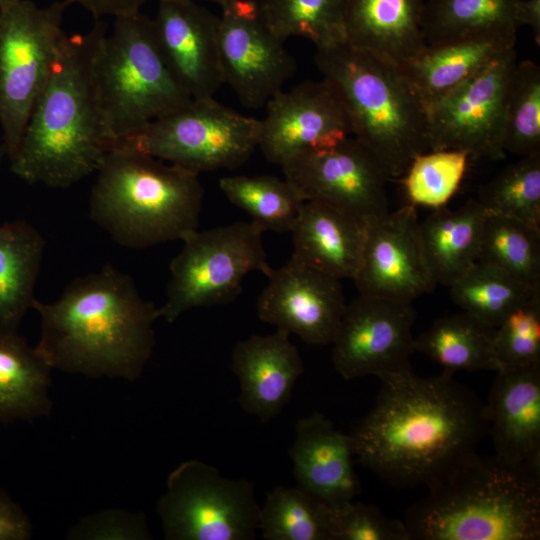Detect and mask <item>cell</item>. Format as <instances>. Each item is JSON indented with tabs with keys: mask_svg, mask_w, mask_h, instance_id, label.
Returning <instances> with one entry per match:
<instances>
[{
	"mask_svg": "<svg viewBox=\"0 0 540 540\" xmlns=\"http://www.w3.org/2000/svg\"><path fill=\"white\" fill-rule=\"evenodd\" d=\"M453 375L411 371L381 381L350 434L357 461L391 485L428 486L476 451L488 432L485 404Z\"/></svg>",
	"mask_w": 540,
	"mask_h": 540,
	"instance_id": "cell-1",
	"label": "cell"
},
{
	"mask_svg": "<svg viewBox=\"0 0 540 540\" xmlns=\"http://www.w3.org/2000/svg\"><path fill=\"white\" fill-rule=\"evenodd\" d=\"M32 309L41 322L35 349L51 369L132 381L152 355L158 308L110 264L75 278L54 302L36 299Z\"/></svg>",
	"mask_w": 540,
	"mask_h": 540,
	"instance_id": "cell-2",
	"label": "cell"
},
{
	"mask_svg": "<svg viewBox=\"0 0 540 540\" xmlns=\"http://www.w3.org/2000/svg\"><path fill=\"white\" fill-rule=\"evenodd\" d=\"M107 33L96 20L86 33L65 35L10 161V170L31 184L64 189L95 173L113 148L100 101L95 64Z\"/></svg>",
	"mask_w": 540,
	"mask_h": 540,
	"instance_id": "cell-3",
	"label": "cell"
},
{
	"mask_svg": "<svg viewBox=\"0 0 540 540\" xmlns=\"http://www.w3.org/2000/svg\"><path fill=\"white\" fill-rule=\"evenodd\" d=\"M403 520L409 540H538L540 460L468 454L428 486Z\"/></svg>",
	"mask_w": 540,
	"mask_h": 540,
	"instance_id": "cell-4",
	"label": "cell"
},
{
	"mask_svg": "<svg viewBox=\"0 0 540 540\" xmlns=\"http://www.w3.org/2000/svg\"><path fill=\"white\" fill-rule=\"evenodd\" d=\"M95 173L89 216L119 245L143 249L198 229L199 174L127 148L108 151Z\"/></svg>",
	"mask_w": 540,
	"mask_h": 540,
	"instance_id": "cell-5",
	"label": "cell"
},
{
	"mask_svg": "<svg viewBox=\"0 0 540 540\" xmlns=\"http://www.w3.org/2000/svg\"><path fill=\"white\" fill-rule=\"evenodd\" d=\"M314 62L339 95L352 136L377 157L390 180L430 150L426 106L399 67L346 42L316 48Z\"/></svg>",
	"mask_w": 540,
	"mask_h": 540,
	"instance_id": "cell-6",
	"label": "cell"
},
{
	"mask_svg": "<svg viewBox=\"0 0 540 540\" xmlns=\"http://www.w3.org/2000/svg\"><path fill=\"white\" fill-rule=\"evenodd\" d=\"M95 73L113 147L191 100L161 55L152 19L141 12L114 18Z\"/></svg>",
	"mask_w": 540,
	"mask_h": 540,
	"instance_id": "cell-7",
	"label": "cell"
},
{
	"mask_svg": "<svg viewBox=\"0 0 540 540\" xmlns=\"http://www.w3.org/2000/svg\"><path fill=\"white\" fill-rule=\"evenodd\" d=\"M257 223H234L186 235L183 247L170 263L166 300L159 318L175 322L185 312L232 301L241 292L244 278L253 271L268 276L267 260Z\"/></svg>",
	"mask_w": 540,
	"mask_h": 540,
	"instance_id": "cell-8",
	"label": "cell"
},
{
	"mask_svg": "<svg viewBox=\"0 0 540 540\" xmlns=\"http://www.w3.org/2000/svg\"><path fill=\"white\" fill-rule=\"evenodd\" d=\"M69 3L31 0L0 6V127L8 159L15 154L66 33Z\"/></svg>",
	"mask_w": 540,
	"mask_h": 540,
	"instance_id": "cell-9",
	"label": "cell"
},
{
	"mask_svg": "<svg viewBox=\"0 0 540 540\" xmlns=\"http://www.w3.org/2000/svg\"><path fill=\"white\" fill-rule=\"evenodd\" d=\"M260 128V120L214 97L191 99L113 148L140 151L200 174L245 163L258 148Z\"/></svg>",
	"mask_w": 540,
	"mask_h": 540,
	"instance_id": "cell-10",
	"label": "cell"
},
{
	"mask_svg": "<svg viewBox=\"0 0 540 540\" xmlns=\"http://www.w3.org/2000/svg\"><path fill=\"white\" fill-rule=\"evenodd\" d=\"M259 513L252 482L225 478L199 460L179 464L157 502L168 540H253Z\"/></svg>",
	"mask_w": 540,
	"mask_h": 540,
	"instance_id": "cell-11",
	"label": "cell"
},
{
	"mask_svg": "<svg viewBox=\"0 0 540 540\" xmlns=\"http://www.w3.org/2000/svg\"><path fill=\"white\" fill-rule=\"evenodd\" d=\"M516 64L514 47L428 105L429 149L463 150L475 160L504 158L505 111Z\"/></svg>",
	"mask_w": 540,
	"mask_h": 540,
	"instance_id": "cell-12",
	"label": "cell"
},
{
	"mask_svg": "<svg viewBox=\"0 0 540 540\" xmlns=\"http://www.w3.org/2000/svg\"><path fill=\"white\" fill-rule=\"evenodd\" d=\"M412 302L360 295L346 304L332 342V362L346 380L376 376L381 381L413 371Z\"/></svg>",
	"mask_w": 540,
	"mask_h": 540,
	"instance_id": "cell-13",
	"label": "cell"
},
{
	"mask_svg": "<svg viewBox=\"0 0 540 540\" xmlns=\"http://www.w3.org/2000/svg\"><path fill=\"white\" fill-rule=\"evenodd\" d=\"M281 168L303 201L330 204L368 224L389 212L390 179L377 157L354 136L298 155Z\"/></svg>",
	"mask_w": 540,
	"mask_h": 540,
	"instance_id": "cell-14",
	"label": "cell"
},
{
	"mask_svg": "<svg viewBox=\"0 0 540 540\" xmlns=\"http://www.w3.org/2000/svg\"><path fill=\"white\" fill-rule=\"evenodd\" d=\"M218 17L224 84L250 109H259L296 73L297 65L262 19L257 0H233Z\"/></svg>",
	"mask_w": 540,
	"mask_h": 540,
	"instance_id": "cell-15",
	"label": "cell"
},
{
	"mask_svg": "<svg viewBox=\"0 0 540 540\" xmlns=\"http://www.w3.org/2000/svg\"><path fill=\"white\" fill-rule=\"evenodd\" d=\"M258 148L282 166L294 157L327 148L352 136L345 107L323 78L281 90L266 103Z\"/></svg>",
	"mask_w": 540,
	"mask_h": 540,
	"instance_id": "cell-16",
	"label": "cell"
},
{
	"mask_svg": "<svg viewBox=\"0 0 540 540\" xmlns=\"http://www.w3.org/2000/svg\"><path fill=\"white\" fill-rule=\"evenodd\" d=\"M415 206L406 204L368 225L359 270L360 295L413 302L437 285L420 239Z\"/></svg>",
	"mask_w": 540,
	"mask_h": 540,
	"instance_id": "cell-17",
	"label": "cell"
},
{
	"mask_svg": "<svg viewBox=\"0 0 540 540\" xmlns=\"http://www.w3.org/2000/svg\"><path fill=\"white\" fill-rule=\"evenodd\" d=\"M267 277L256 305L260 320L308 344H332L347 304L340 280L293 257Z\"/></svg>",
	"mask_w": 540,
	"mask_h": 540,
	"instance_id": "cell-18",
	"label": "cell"
},
{
	"mask_svg": "<svg viewBox=\"0 0 540 540\" xmlns=\"http://www.w3.org/2000/svg\"><path fill=\"white\" fill-rule=\"evenodd\" d=\"M152 19L161 55L191 99L214 97L224 84L218 16L197 0H158Z\"/></svg>",
	"mask_w": 540,
	"mask_h": 540,
	"instance_id": "cell-19",
	"label": "cell"
},
{
	"mask_svg": "<svg viewBox=\"0 0 540 540\" xmlns=\"http://www.w3.org/2000/svg\"><path fill=\"white\" fill-rule=\"evenodd\" d=\"M232 372L240 383L238 401L247 413L266 423L289 402L303 373L297 347L284 329L238 341L231 355Z\"/></svg>",
	"mask_w": 540,
	"mask_h": 540,
	"instance_id": "cell-20",
	"label": "cell"
},
{
	"mask_svg": "<svg viewBox=\"0 0 540 540\" xmlns=\"http://www.w3.org/2000/svg\"><path fill=\"white\" fill-rule=\"evenodd\" d=\"M295 434L290 456L298 487L334 509L352 502L360 484L351 436L319 412L299 419Z\"/></svg>",
	"mask_w": 540,
	"mask_h": 540,
	"instance_id": "cell-21",
	"label": "cell"
},
{
	"mask_svg": "<svg viewBox=\"0 0 540 540\" xmlns=\"http://www.w3.org/2000/svg\"><path fill=\"white\" fill-rule=\"evenodd\" d=\"M496 372L485 405L495 455L516 465L540 460V365Z\"/></svg>",
	"mask_w": 540,
	"mask_h": 540,
	"instance_id": "cell-22",
	"label": "cell"
},
{
	"mask_svg": "<svg viewBox=\"0 0 540 540\" xmlns=\"http://www.w3.org/2000/svg\"><path fill=\"white\" fill-rule=\"evenodd\" d=\"M368 223L330 204L304 201L291 229L296 260L339 280L354 279Z\"/></svg>",
	"mask_w": 540,
	"mask_h": 540,
	"instance_id": "cell-23",
	"label": "cell"
},
{
	"mask_svg": "<svg viewBox=\"0 0 540 540\" xmlns=\"http://www.w3.org/2000/svg\"><path fill=\"white\" fill-rule=\"evenodd\" d=\"M424 0H347L345 42L400 69L427 45Z\"/></svg>",
	"mask_w": 540,
	"mask_h": 540,
	"instance_id": "cell-24",
	"label": "cell"
},
{
	"mask_svg": "<svg viewBox=\"0 0 540 540\" xmlns=\"http://www.w3.org/2000/svg\"><path fill=\"white\" fill-rule=\"evenodd\" d=\"M515 43L516 35L486 34L426 45L401 70L427 107L514 48Z\"/></svg>",
	"mask_w": 540,
	"mask_h": 540,
	"instance_id": "cell-25",
	"label": "cell"
},
{
	"mask_svg": "<svg viewBox=\"0 0 540 540\" xmlns=\"http://www.w3.org/2000/svg\"><path fill=\"white\" fill-rule=\"evenodd\" d=\"M488 211L477 199L433 210L419 223L423 252L436 282L450 286L476 261Z\"/></svg>",
	"mask_w": 540,
	"mask_h": 540,
	"instance_id": "cell-26",
	"label": "cell"
},
{
	"mask_svg": "<svg viewBox=\"0 0 540 540\" xmlns=\"http://www.w3.org/2000/svg\"><path fill=\"white\" fill-rule=\"evenodd\" d=\"M45 239L24 220L0 225V333H16L36 298Z\"/></svg>",
	"mask_w": 540,
	"mask_h": 540,
	"instance_id": "cell-27",
	"label": "cell"
},
{
	"mask_svg": "<svg viewBox=\"0 0 540 540\" xmlns=\"http://www.w3.org/2000/svg\"><path fill=\"white\" fill-rule=\"evenodd\" d=\"M51 368L18 333H0V423L48 415Z\"/></svg>",
	"mask_w": 540,
	"mask_h": 540,
	"instance_id": "cell-28",
	"label": "cell"
},
{
	"mask_svg": "<svg viewBox=\"0 0 540 540\" xmlns=\"http://www.w3.org/2000/svg\"><path fill=\"white\" fill-rule=\"evenodd\" d=\"M520 0H425L422 31L427 45L486 35H516Z\"/></svg>",
	"mask_w": 540,
	"mask_h": 540,
	"instance_id": "cell-29",
	"label": "cell"
},
{
	"mask_svg": "<svg viewBox=\"0 0 540 540\" xmlns=\"http://www.w3.org/2000/svg\"><path fill=\"white\" fill-rule=\"evenodd\" d=\"M495 328L466 312L437 319L414 339V350L444 371L497 370L493 352Z\"/></svg>",
	"mask_w": 540,
	"mask_h": 540,
	"instance_id": "cell-30",
	"label": "cell"
},
{
	"mask_svg": "<svg viewBox=\"0 0 540 540\" xmlns=\"http://www.w3.org/2000/svg\"><path fill=\"white\" fill-rule=\"evenodd\" d=\"M334 509L297 487L277 486L260 507L258 530L266 540H333Z\"/></svg>",
	"mask_w": 540,
	"mask_h": 540,
	"instance_id": "cell-31",
	"label": "cell"
},
{
	"mask_svg": "<svg viewBox=\"0 0 540 540\" xmlns=\"http://www.w3.org/2000/svg\"><path fill=\"white\" fill-rule=\"evenodd\" d=\"M477 261L540 291V230L511 217L488 213Z\"/></svg>",
	"mask_w": 540,
	"mask_h": 540,
	"instance_id": "cell-32",
	"label": "cell"
},
{
	"mask_svg": "<svg viewBox=\"0 0 540 540\" xmlns=\"http://www.w3.org/2000/svg\"><path fill=\"white\" fill-rule=\"evenodd\" d=\"M347 0H257L260 15L282 41L306 38L316 48L345 42Z\"/></svg>",
	"mask_w": 540,
	"mask_h": 540,
	"instance_id": "cell-33",
	"label": "cell"
},
{
	"mask_svg": "<svg viewBox=\"0 0 540 540\" xmlns=\"http://www.w3.org/2000/svg\"><path fill=\"white\" fill-rule=\"evenodd\" d=\"M449 288L454 303L463 312L493 328L517 306L540 293L498 268L478 261Z\"/></svg>",
	"mask_w": 540,
	"mask_h": 540,
	"instance_id": "cell-34",
	"label": "cell"
},
{
	"mask_svg": "<svg viewBox=\"0 0 540 540\" xmlns=\"http://www.w3.org/2000/svg\"><path fill=\"white\" fill-rule=\"evenodd\" d=\"M219 188L264 231L290 232L304 201L284 178L269 175L225 176Z\"/></svg>",
	"mask_w": 540,
	"mask_h": 540,
	"instance_id": "cell-35",
	"label": "cell"
},
{
	"mask_svg": "<svg viewBox=\"0 0 540 540\" xmlns=\"http://www.w3.org/2000/svg\"><path fill=\"white\" fill-rule=\"evenodd\" d=\"M469 154L463 150H429L418 154L399 178L407 204L433 210L447 206L465 176Z\"/></svg>",
	"mask_w": 540,
	"mask_h": 540,
	"instance_id": "cell-36",
	"label": "cell"
},
{
	"mask_svg": "<svg viewBox=\"0 0 540 540\" xmlns=\"http://www.w3.org/2000/svg\"><path fill=\"white\" fill-rule=\"evenodd\" d=\"M488 213L540 230V154L523 156L483 185L477 199Z\"/></svg>",
	"mask_w": 540,
	"mask_h": 540,
	"instance_id": "cell-37",
	"label": "cell"
},
{
	"mask_svg": "<svg viewBox=\"0 0 540 540\" xmlns=\"http://www.w3.org/2000/svg\"><path fill=\"white\" fill-rule=\"evenodd\" d=\"M502 148L523 156L540 154V67L517 62L508 93Z\"/></svg>",
	"mask_w": 540,
	"mask_h": 540,
	"instance_id": "cell-38",
	"label": "cell"
},
{
	"mask_svg": "<svg viewBox=\"0 0 540 540\" xmlns=\"http://www.w3.org/2000/svg\"><path fill=\"white\" fill-rule=\"evenodd\" d=\"M497 370L540 365V293L513 309L495 328Z\"/></svg>",
	"mask_w": 540,
	"mask_h": 540,
	"instance_id": "cell-39",
	"label": "cell"
},
{
	"mask_svg": "<svg viewBox=\"0 0 540 540\" xmlns=\"http://www.w3.org/2000/svg\"><path fill=\"white\" fill-rule=\"evenodd\" d=\"M333 540H409V538L403 521L385 516L374 505L352 501L334 509Z\"/></svg>",
	"mask_w": 540,
	"mask_h": 540,
	"instance_id": "cell-40",
	"label": "cell"
},
{
	"mask_svg": "<svg viewBox=\"0 0 540 540\" xmlns=\"http://www.w3.org/2000/svg\"><path fill=\"white\" fill-rule=\"evenodd\" d=\"M68 535L73 539L93 540L151 538L143 514L121 510H106L90 515L73 527Z\"/></svg>",
	"mask_w": 540,
	"mask_h": 540,
	"instance_id": "cell-41",
	"label": "cell"
},
{
	"mask_svg": "<svg viewBox=\"0 0 540 540\" xmlns=\"http://www.w3.org/2000/svg\"><path fill=\"white\" fill-rule=\"evenodd\" d=\"M69 5H78L86 10L95 20L105 17H120L141 12V8L149 0H66ZM218 4L221 9L233 0H202Z\"/></svg>",
	"mask_w": 540,
	"mask_h": 540,
	"instance_id": "cell-42",
	"label": "cell"
},
{
	"mask_svg": "<svg viewBox=\"0 0 540 540\" xmlns=\"http://www.w3.org/2000/svg\"><path fill=\"white\" fill-rule=\"evenodd\" d=\"M32 526L24 511L0 489V540H26Z\"/></svg>",
	"mask_w": 540,
	"mask_h": 540,
	"instance_id": "cell-43",
	"label": "cell"
},
{
	"mask_svg": "<svg viewBox=\"0 0 540 540\" xmlns=\"http://www.w3.org/2000/svg\"><path fill=\"white\" fill-rule=\"evenodd\" d=\"M519 26L531 27L537 45H540V0H520L517 10Z\"/></svg>",
	"mask_w": 540,
	"mask_h": 540,
	"instance_id": "cell-44",
	"label": "cell"
},
{
	"mask_svg": "<svg viewBox=\"0 0 540 540\" xmlns=\"http://www.w3.org/2000/svg\"><path fill=\"white\" fill-rule=\"evenodd\" d=\"M5 156H7L6 149L3 144L2 139H0V167H1L2 160Z\"/></svg>",
	"mask_w": 540,
	"mask_h": 540,
	"instance_id": "cell-45",
	"label": "cell"
},
{
	"mask_svg": "<svg viewBox=\"0 0 540 540\" xmlns=\"http://www.w3.org/2000/svg\"><path fill=\"white\" fill-rule=\"evenodd\" d=\"M10 1H12V0H0V6L7 3V2H10Z\"/></svg>",
	"mask_w": 540,
	"mask_h": 540,
	"instance_id": "cell-46",
	"label": "cell"
}]
</instances>
